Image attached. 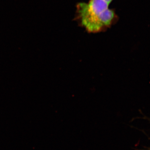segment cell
Segmentation results:
<instances>
[{"label":"cell","mask_w":150,"mask_h":150,"mask_svg":"<svg viewBox=\"0 0 150 150\" xmlns=\"http://www.w3.org/2000/svg\"><path fill=\"white\" fill-rule=\"evenodd\" d=\"M109 5L105 0L78 3L74 20L88 33L105 32L119 19L115 10L109 8Z\"/></svg>","instance_id":"6da1fadb"},{"label":"cell","mask_w":150,"mask_h":150,"mask_svg":"<svg viewBox=\"0 0 150 150\" xmlns=\"http://www.w3.org/2000/svg\"><path fill=\"white\" fill-rule=\"evenodd\" d=\"M105 1H106V2H107L108 4H110V3H111V2H112L113 0H105Z\"/></svg>","instance_id":"7a4b0ae2"}]
</instances>
